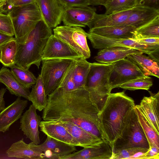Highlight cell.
Masks as SVG:
<instances>
[{"mask_svg": "<svg viewBox=\"0 0 159 159\" xmlns=\"http://www.w3.org/2000/svg\"><path fill=\"white\" fill-rule=\"evenodd\" d=\"M112 66L113 63H90L86 88L89 92L91 100L99 112L112 90L109 77Z\"/></svg>", "mask_w": 159, "mask_h": 159, "instance_id": "277c9868", "label": "cell"}, {"mask_svg": "<svg viewBox=\"0 0 159 159\" xmlns=\"http://www.w3.org/2000/svg\"><path fill=\"white\" fill-rule=\"evenodd\" d=\"M14 38L13 36L0 32V47Z\"/></svg>", "mask_w": 159, "mask_h": 159, "instance_id": "ee69618b", "label": "cell"}, {"mask_svg": "<svg viewBox=\"0 0 159 159\" xmlns=\"http://www.w3.org/2000/svg\"><path fill=\"white\" fill-rule=\"evenodd\" d=\"M0 82L6 86L11 94L28 100L30 93L29 89L22 85L7 67L3 66L0 70Z\"/></svg>", "mask_w": 159, "mask_h": 159, "instance_id": "484cf974", "label": "cell"}, {"mask_svg": "<svg viewBox=\"0 0 159 159\" xmlns=\"http://www.w3.org/2000/svg\"><path fill=\"white\" fill-rule=\"evenodd\" d=\"M152 84L151 78L148 76H145L130 80L121 84L118 87L130 90H148Z\"/></svg>", "mask_w": 159, "mask_h": 159, "instance_id": "e575fe53", "label": "cell"}, {"mask_svg": "<svg viewBox=\"0 0 159 159\" xmlns=\"http://www.w3.org/2000/svg\"><path fill=\"white\" fill-rule=\"evenodd\" d=\"M7 14L11 19L15 38L18 44L25 42L30 32L43 19L36 2L13 7Z\"/></svg>", "mask_w": 159, "mask_h": 159, "instance_id": "5b68a950", "label": "cell"}, {"mask_svg": "<svg viewBox=\"0 0 159 159\" xmlns=\"http://www.w3.org/2000/svg\"><path fill=\"white\" fill-rule=\"evenodd\" d=\"M127 58L136 65L146 76L151 75L159 78V62L143 53L133 54Z\"/></svg>", "mask_w": 159, "mask_h": 159, "instance_id": "4316f807", "label": "cell"}, {"mask_svg": "<svg viewBox=\"0 0 159 159\" xmlns=\"http://www.w3.org/2000/svg\"><path fill=\"white\" fill-rule=\"evenodd\" d=\"M149 149L139 147H131L113 150L111 159H131L137 154L145 153Z\"/></svg>", "mask_w": 159, "mask_h": 159, "instance_id": "d590c367", "label": "cell"}, {"mask_svg": "<svg viewBox=\"0 0 159 159\" xmlns=\"http://www.w3.org/2000/svg\"><path fill=\"white\" fill-rule=\"evenodd\" d=\"M87 37L93 47L96 49H102L110 47L121 46L133 48L151 56L159 51V47L148 46L137 43L129 39H115L100 36L90 32Z\"/></svg>", "mask_w": 159, "mask_h": 159, "instance_id": "30bf717a", "label": "cell"}, {"mask_svg": "<svg viewBox=\"0 0 159 159\" xmlns=\"http://www.w3.org/2000/svg\"><path fill=\"white\" fill-rule=\"evenodd\" d=\"M111 0H88L89 5L93 6H104Z\"/></svg>", "mask_w": 159, "mask_h": 159, "instance_id": "f6af8a7d", "label": "cell"}, {"mask_svg": "<svg viewBox=\"0 0 159 159\" xmlns=\"http://www.w3.org/2000/svg\"><path fill=\"white\" fill-rule=\"evenodd\" d=\"M52 34V29L42 19L30 33L26 41L18 44L16 64L29 70L32 65L39 69L42 60V55L48 41Z\"/></svg>", "mask_w": 159, "mask_h": 159, "instance_id": "3957f363", "label": "cell"}, {"mask_svg": "<svg viewBox=\"0 0 159 159\" xmlns=\"http://www.w3.org/2000/svg\"><path fill=\"white\" fill-rule=\"evenodd\" d=\"M135 6L129 10L117 13L108 14L96 13L87 26L91 29L97 27L124 25Z\"/></svg>", "mask_w": 159, "mask_h": 159, "instance_id": "7402d4cb", "label": "cell"}, {"mask_svg": "<svg viewBox=\"0 0 159 159\" xmlns=\"http://www.w3.org/2000/svg\"><path fill=\"white\" fill-rule=\"evenodd\" d=\"M112 148L103 141L93 147L84 148L77 152L61 157L59 159H111Z\"/></svg>", "mask_w": 159, "mask_h": 159, "instance_id": "e0dca14e", "label": "cell"}, {"mask_svg": "<svg viewBox=\"0 0 159 159\" xmlns=\"http://www.w3.org/2000/svg\"><path fill=\"white\" fill-rule=\"evenodd\" d=\"M6 91V88H2L0 89V112L5 107L3 96Z\"/></svg>", "mask_w": 159, "mask_h": 159, "instance_id": "bcb514c9", "label": "cell"}, {"mask_svg": "<svg viewBox=\"0 0 159 159\" xmlns=\"http://www.w3.org/2000/svg\"><path fill=\"white\" fill-rule=\"evenodd\" d=\"M72 61L65 59L42 60L40 75L47 96L52 93L59 86Z\"/></svg>", "mask_w": 159, "mask_h": 159, "instance_id": "52a82bcc", "label": "cell"}, {"mask_svg": "<svg viewBox=\"0 0 159 159\" xmlns=\"http://www.w3.org/2000/svg\"><path fill=\"white\" fill-rule=\"evenodd\" d=\"M6 1V0H4V1L0 2V12H1L2 11L3 8L5 5Z\"/></svg>", "mask_w": 159, "mask_h": 159, "instance_id": "7dc6e473", "label": "cell"}, {"mask_svg": "<svg viewBox=\"0 0 159 159\" xmlns=\"http://www.w3.org/2000/svg\"><path fill=\"white\" fill-rule=\"evenodd\" d=\"M53 30L55 37L69 45L83 58L87 59L90 57V51L87 43V33L81 27L57 26Z\"/></svg>", "mask_w": 159, "mask_h": 159, "instance_id": "ba28073f", "label": "cell"}, {"mask_svg": "<svg viewBox=\"0 0 159 159\" xmlns=\"http://www.w3.org/2000/svg\"><path fill=\"white\" fill-rule=\"evenodd\" d=\"M40 130L47 136L66 144L75 146H80L66 129L51 121L43 120L39 125Z\"/></svg>", "mask_w": 159, "mask_h": 159, "instance_id": "ffe728a7", "label": "cell"}, {"mask_svg": "<svg viewBox=\"0 0 159 159\" xmlns=\"http://www.w3.org/2000/svg\"><path fill=\"white\" fill-rule=\"evenodd\" d=\"M135 4L159 10V0H135Z\"/></svg>", "mask_w": 159, "mask_h": 159, "instance_id": "7bdbcfd3", "label": "cell"}, {"mask_svg": "<svg viewBox=\"0 0 159 159\" xmlns=\"http://www.w3.org/2000/svg\"><path fill=\"white\" fill-rule=\"evenodd\" d=\"M48 96L43 120L69 122L102 139L98 126L99 111L86 87L70 92L57 88Z\"/></svg>", "mask_w": 159, "mask_h": 159, "instance_id": "6da1fadb", "label": "cell"}, {"mask_svg": "<svg viewBox=\"0 0 159 159\" xmlns=\"http://www.w3.org/2000/svg\"><path fill=\"white\" fill-rule=\"evenodd\" d=\"M136 5L135 0H111L104 7L105 14H108L126 11Z\"/></svg>", "mask_w": 159, "mask_h": 159, "instance_id": "836d02e7", "label": "cell"}, {"mask_svg": "<svg viewBox=\"0 0 159 159\" xmlns=\"http://www.w3.org/2000/svg\"><path fill=\"white\" fill-rule=\"evenodd\" d=\"M82 57L69 45L52 34L42 53V60L65 59L75 60Z\"/></svg>", "mask_w": 159, "mask_h": 159, "instance_id": "8fae6325", "label": "cell"}, {"mask_svg": "<svg viewBox=\"0 0 159 159\" xmlns=\"http://www.w3.org/2000/svg\"><path fill=\"white\" fill-rule=\"evenodd\" d=\"M140 44L159 47V37H148L130 39Z\"/></svg>", "mask_w": 159, "mask_h": 159, "instance_id": "ab89813d", "label": "cell"}, {"mask_svg": "<svg viewBox=\"0 0 159 159\" xmlns=\"http://www.w3.org/2000/svg\"><path fill=\"white\" fill-rule=\"evenodd\" d=\"M29 143L34 150L44 153L47 159H59L61 157L69 154L76 151L75 146L66 144L48 136L42 144L36 145L32 142Z\"/></svg>", "mask_w": 159, "mask_h": 159, "instance_id": "4fadbf2b", "label": "cell"}, {"mask_svg": "<svg viewBox=\"0 0 159 159\" xmlns=\"http://www.w3.org/2000/svg\"><path fill=\"white\" fill-rule=\"evenodd\" d=\"M96 8L88 6L65 8L62 17L65 25L85 27L96 13Z\"/></svg>", "mask_w": 159, "mask_h": 159, "instance_id": "7c38bea8", "label": "cell"}, {"mask_svg": "<svg viewBox=\"0 0 159 159\" xmlns=\"http://www.w3.org/2000/svg\"><path fill=\"white\" fill-rule=\"evenodd\" d=\"M75 67V61L73 60L65 73L57 88L66 92H70L75 90L73 79V75Z\"/></svg>", "mask_w": 159, "mask_h": 159, "instance_id": "8d00e7d4", "label": "cell"}, {"mask_svg": "<svg viewBox=\"0 0 159 159\" xmlns=\"http://www.w3.org/2000/svg\"><path fill=\"white\" fill-rule=\"evenodd\" d=\"M75 61V67L73 73V79L75 89L85 88L90 63L83 57Z\"/></svg>", "mask_w": 159, "mask_h": 159, "instance_id": "f1b7e54d", "label": "cell"}, {"mask_svg": "<svg viewBox=\"0 0 159 159\" xmlns=\"http://www.w3.org/2000/svg\"><path fill=\"white\" fill-rule=\"evenodd\" d=\"M148 37H159V16L136 29L133 38Z\"/></svg>", "mask_w": 159, "mask_h": 159, "instance_id": "d6a6232c", "label": "cell"}, {"mask_svg": "<svg viewBox=\"0 0 159 159\" xmlns=\"http://www.w3.org/2000/svg\"><path fill=\"white\" fill-rule=\"evenodd\" d=\"M36 110L32 104L30 106L20 118V128L27 138L39 145L40 142L39 127L41 118Z\"/></svg>", "mask_w": 159, "mask_h": 159, "instance_id": "5bb4252c", "label": "cell"}, {"mask_svg": "<svg viewBox=\"0 0 159 159\" xmlns=\"http://www.w3.org/2000/svg\"><path fill=\"white\" fill-rule=\"evenodd\" d=\"M8 157L26 159H47L43 153H41L34 150L30 143L27 144L23 139L13 143L6 151Z\"/></svg>", "mask_w": 159, "mask_h": 159, "instance_id": "d4e9b609", "label": "cell"}, {"mask_svg": "<svg viewBox=\"0 0 159 159\" xmlns=\"http://www.w3.org/2000/svg\"><path fill=\"white\" fill-rule=\"evenodd\" d=\"M36 2L49 27L55 28L61 23L65 8L58 0H37Z\"/></svg>", "mask_w": 159, "mask_h": 159, "instance_id": "9a60e30c", "label": "cell"}, {"mask_svg": "<svg viewBox=\"0 0 159 159\" xmlns=\"http://www.w3.org/2000/svg\"><path fill=\"white\" fill-rule=\"evenodd\" d=\"M135 105L134 100L124 91L111 93L99 113L98 126L102 139L112 149L128 115Z\"/></svg>", "mask_w": 159, "mask_h": 159, "instance_id": "7a4b0ae2", "label": "cell"}, {"mask_svg": "<svg viewBox=\"0 0 159 159\" xmlns=\"http://www.w3.org/2000/svg\"><path fill=\"white\" fill-rule=\"evenodd\" d=\"M52 121L64 127L74 139L79 143L80 147L84 148L93 147L104 141L72 123L62 121Z\"/></svg>", "mask_w": 159, "mask_h": 159, "instance_id": "44dd1931", "label": "cell"}, {"mask_svg": "<svg viewBox=\"0 0 159 159\" xmlns=\"http://www.w3.org/2000/svg\"><path fill=\"white\" fill-rule=\"evenodd\" d=\"M146 75L135 64L124 58L113 63L109 77L111 89L132 80Z\"/></svg>", "mask_w": 159, "mask_h": 159, "instance_id": "9c48e42d", "label": "cell"}, {"mask_svg": "<svg viewBox=\"0 0 159 159\" xmlns=\"http://www.w3.org/2000/svg\"><path fill=\"white\" fill-rule=\"evenodd\" d=\"M0 32L13 36L14 35L11 19L8 14H3L0 12Z\"/></svg>", "mask_w": 159, "mask_h": 159, "instance_id": "74e56055", "label": "cell"}, {"mask_svg": "<svg viewBox=\"0 0 159 159\" xmlns=\"http://www.w3.org/2000/svg\"><path fill=\"white\" fill-rule=\"evenodd\" d=\"M4 0H0V2H1V1H4Z\"/></svg>", "mask_w": 159, "mask_h": 159, "instance_id": "c3c4849f", "label": "cell"}, {"mask_svg": "<svg viewBox=\"0 0 159 159\" xmlns=\"http://www.w3.org/2000/svg\"><path fill=\"white\" fill-rule=\"evenodd\" d=\"M131 147L149 148L134 107L128 115L121 134L115 141L112 150Z\"/></svg>", "mask_w": 159, "mask_h": 159, "instance_id": "8992f818", "label": "cell"}, {"mask_svg": "<svg viewBox=\"0 0 159 159\" xmlns=\"http://www.w3.org/2000/svg\"><path fill=\"white\" fill-rule=\"evenodd\" d=\"M18 47L14 37L0 47V62L3 66L10 67L16 64Z\"/></svg>", "mask_w": 159, "mask_h": 159, "instance_id": "4dcf8cb0", "label": "cell"}, {"mask_svg": "<svg viewBox=\"0 0 159 159\" xmlns=\"http://www.w3.org/2000/svg\"><path fill=\"white\" fill-rule=\"evenodd\" d=\"M37 78L35 84L32 86L28 100L32 102L36 110L41 111L47 105L48 98L45 94L44 85L40 74Z\"/></svg>", "mask_w": 159, "mask_h": 159, "instance_id": "83f0119b", "label": "cell"}, {"mask_svg": "<svg viewBox=\"0 0 159 159\" xmlns=\"http://www.w3.org/2000/svg\"><path fill=\"white\" fill-rule=\"evenodd\" d=\"M28 105V101L18 97L13 103L0 112V132L8 130L11 126L20 119Z\"/></svg>", "mask_w": 159, "mask_h": 159, "instance_id": "2e32d148", "label": "cell"}, {"mask_svg": "<svg viewBox=\"0 0 159 159\" xmlns=\"http://www.w3.org/2000/svg\"><path fill=\"white\" fill-rule=\"evenodd\" d=\"M143 53L137 50L128 47L112 46L101 49L94 58L98 62L111 64L133 54Z\"/></svg>", "mask_w": 159, "mask_h": 159, "instance_id": "d6986e66", "label": "cell"}, {"mask_svg": "<svg viewBox=\"0 0 159 159\" xmlns=\"http://www.w3.org/2000/svg\"><path fill=\"white\" fill-rule=\"evenodd\" d=\"M65 8L73 7H82L89 6L88 0H58Z\"/></svg>", "mask_w": 159, "mask_h": 159, "instance_id": "f35d334b", "label": "cell"}, {"mask_svg": "<svg viewBox=\"0 0 159 159\" xmlns=\"http://www.w3.org/2000/svg\"><path fill=\"white\" fill-rule=\"evenodd\" d=\"M37 0H6L5 4H7V10L8 11L11 8L19 6H24L36 2Z\"/></svg>", "mask_w": 159, "mask_h": 159, "instance_id": "60d3db41", "label": "cell"}, {"mask_svg": "<svg viewBox=\"0 0 159 159\" xmlns=\"http://www.w3.org/2000/svg\"><path fill=\"white\" fill-rule=\"evenodd\" d=\"M144 97L139 105H136L144 115L156 131L159 134V92Z\"/></svg>", "mask_w": 159, "mask_h": 159, "instance_id": "ac0fdd59", "label": "cell"}, {"mask_svg": "<svg viewBox=\"0 0 159 159\" xmlns=\"http://www.w3.org/2000/svg\"><path fill=\"white\" fill-rule=\"evenodd\" d=\"M134 109L139 121L148 141L150 147L159 148V134L154 129L144 115L135 105Z\"/></svg>", "mask_w": 159, "mask_h": 159, "instance_id": "f546056e", "label": "cell"}, {"mask_svg": "<svg viewBox=\"0 0 159 159\" xmlns=\"http://www.w3.org/2000/svg\"><path fill=\"white\" fill-rule=\"evenodd\" d=\"M159 16V10L139 5H136L134 11L124 25L138 28Z\"/></svg>", "mask_w": 159, "mask_h": 159, "instance_id": "603a6c76", "label": "cell"}, {"mask_svg": "<svg viewBox=\"0 0 159 159\" xmlns=\"http://www.w3.org/2000/svg\"><path fill=\"white\" fill-rule=\"evenodd\" d=\"M137 159H159V148L155 147H150L147 152L140 155Z\"/></svg>", "mask_w": 159, "mask_h": 159, "instance_id": "b9f144b4", "label": "cell"}, {"mask_svg": "<svg viewBox=\"0 0 159 159\" xmlns=\"http://www.w3.org/2000/svg\"><path fill=\"white\" fill-rule=\"evenodd\" d=\"M10 68L16 79L24 87L29 89L35 84L37 78L29 70L24 69L16 64Z\"/></svg>", "mask_w": 159, "mask_h": 159, "instance_id": "1f68e13d", "label": "cell"}, {"mask_svg": "<svg viewBox=\"0 0 159 159\" xmlns=\"http://www.w3.org/2000/svg\"><path fill=\"white\" fill-rule=\"evenodd\" d=\"M136 29L132 26L119 25L93 28L89 32L102 37L115 39L133 38Z\"/></svg>", "mask_w": 159, "mask_h": 159, "instance_id": "cb8c5ba5", "label": "cell"}]
</instances>
